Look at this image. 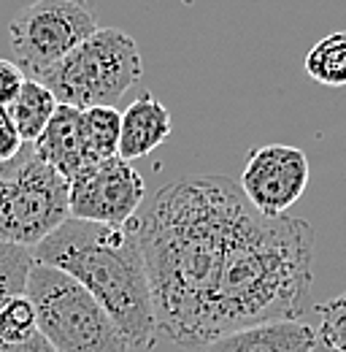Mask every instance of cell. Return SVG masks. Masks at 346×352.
Here are the masks:
<instances>
[{
	"mask_svg": "<svg viewBox=\"0 0 346 352\" xmlns=\"http://www.w3.org/2000/svg\"><path fill=\"white\" fill-rule=\"evenodd\" d=\"M252 204L227 176H181L135 220L146 261L157 333L195 350L235 225Z\"/></svg>",
	"mask_w": 346,
	"mask_h": 352,
	"instance_id": "obj_1",
	"label": "cell"
},
{
	"mask_svg": "<svg viewBox=\"0 0 346 352\" xmlns=\"http://www.w3.org/2000/svg\"><path fill=\"white\" fill-rule=\"evenodd\" d=\"M314 285V228L301 217H262L255 206L235 225L209 304L203 344L262 322L301 320Z\"/></svg>",
	"mask_w": 346,
	"mask_h": 352,
	"instance_id": "obj_2",
	"label": "cell"
},
{
	"mask_svg": "<svg viewBox=\"0 0 346 352\" xmlns=\"http://www.w3.org/2000/svg\"><path fill=\"white\" fill-rule=\"evenodd\" d=\"M33 261L73 276L92 293L130 350L154 347L157 317L135 220L114 228L68 217L33 250Z\"/></svg>",
	"mask_w": 346,
	"mask_h": 352,
	"instance_id": "obj_3",
	"label": "cell"
},
{
	"mask_svg": "<svg viewBox=\"0 0 346 352\" xmlns=\"http://www.w3.org/2000/svg\"><path fill=\"white\" fill-rule=\"evenodd\" d=\"M25 296L38 314V333L57 352H128V342L92 293L51 268L33 263Z\"/></svg>",
	"mask_w": 346,
	"mask_h": 352,
	"instance_id": "obj_4",
	"label": "cell"
},
{
	"mask_svg": "<svg viewBox=\"0 0 346 352\" xmlns=\"http://www.w3.org/2000/svg\"><path fill=\"white\" fill-rule=\"evenodd\" d=\"M143 74L135 38L117 28H97L43 79L57 103L79 111L92 106H114Z\"/></svg>",
	"mask_w": 346,
	"mask_h": 352,
	"instance_id": "obj_5",
	"label": "cell"
},
{
	"mask_svg": "<svg viewBox=\"0 0 346 352\" xmlns=\"http://www.w3.org/2000/svg\"><path fill=\"white\" fill-rule=\"evenodd\" d=\"M68 217V179L38 160L30 144L0 163V244L36 250Z\"/></svg>",
	"mask_w": 346,
	"mask_h": 352,
	"instance_id": "obj_6",
	"label": "cell"
},
{
	"mask_svg": "<svg viewBox=\"0 0 346 352\" xmlns=\"http://www.w3.org/2000/svg\"><path fill=\"white\" fill-rule=\"evenodd\" d=\"M95 30L92 0H33L11 19L8 44L16 65L30 79H43Z\"/></svg>",
	"mask_w": 346,
	"mask_h": 352,
	"instance_id": "obj_7",
	"label": "cell"
},
{
	"mask_svg": "<svg viewBox=\"0 0 346 352\" xmlns=\"http://www.w3.org/2000/svg\"><path fill=\"white\" fill-rule=\"evenodd\" d=\"M146 198V182L128 160L108 157L84 166L68 182V204L73 220L122 228L135 220Z\"/></svg>",
	"mask_w": 346,
	"mask_h": 352,
	"instance_id": "obj_8",
	"label": "cell"
},
{
	"mask_svg": "<svg viewBox=\"0 0 346 352\" xmlns=\"http://www.w3.org/2000/svg\"><path fill=\"white\" fill-rule=\"evenodd\" d=\"M308 157L290 144L255 146L241 171V192L262 217H281L308 187Z\"/></svg>",
	"mask_w": 346,
	"mask_h": 352,
	"instance_id": "obj_9",
	"label": "cell"
},
{
	"mask_svg": "<svg viewBox=\"0 0 346 352\" xmlns=\"http://www.w3.org/2000/svg\"><path fill=\"white\" fill-rule=\"evenodd\" d=\"M36 157L43 160L46 166H51L60 176H65L68 182L79 174L84 166H89V152H86L84 128H82V111L73 106L60 103L54 117L49 120V125L43 133L30 144Z\"/></svg>",
	"mask_w": 346,
	"mask_h": 352,
	"instance_id": "obj_10",
	"label": "cell"
},
{
	"mask_svg": "<svg viewBox=\"0 0 346 352\" xmlns=\"http://www.w3.org/2000/svg\"><path fill=\"white\" fill-rule=\"evenodd\" d=\"M316 331L303 320H276L233 331L211 342L206 352H311Z\"/></svg>",
	"mask_w": 346,
	"mask_h": 352,
	"instance_id": "obj_11",
	"label": "cell"
},
{
	"mask_svg": "<svg viewBox=\"0 0 346 352\" xmlns=\"http://www.w3.org/2000/svg\"><path fill=\"white\" fill-rule=\"evenodd\" d=\"M173 133V117L154 95H141L122 111V133H119V157L138 160L163 146Z\"/></svg>",
	"mask_w": 346,
	"mask_h": 352,
	"instance_id": "obj_12",
	"label": "cell"
},
{
	"mask_svg": "<svg viewBox=\"0 0 346 352\" xmlns=\"http://www.w3.org/2000/svg\"><path fill=\"white\" fill-rule=\"evenodd\" d=\"M57 98L49 92V87H43L38 79H25L22 89L16 92V98L5 106L14 128L19 131L25 144H33L38 135L43 133V128L49 125V120L57 111Z\"/></svg>",
	"mask_w": 346,
	"mask_h": 352,
	"instance_id": "obj_13",
	"label": "cell"
},
{
	"mask_svg": "<svg viewBox=\"0 0 346 352\" xmlns=\"http://www.w3.org/2000/svg\"><path fill=\"white\" fill-rule=\"evenodd\" d=\"M82 128L89 160H108L119 155V133H122V111L117 106H92L82 111Z\"/></svg>",
	"mask_w": 346,
	"mask_h": 352,
	"instance_id": "obj_14",
	"label": "cell"
},
{
	"mask_svg": "<svg viewBox=\"0 0 346 352\" xmlns=\"http://www.w3.org/2000/svg\"><path fill=\"white\" fill-rule=\"evenodd\" d=\"M305 74L325 87H346V30L319 38L303 57Z\"/></svg>",
	"mask_w": 346,
	"mask_h": 352,
	"instance_id": "obj_15",
	"label": "cell"
},
{
	"mask_svg": "<svg viewBox=\"0 0 346 352\" xmlns=\"http://www.w3.org/2000/svg\"><path fill=\"white\" fill-rule=\"evenodd\" d=\"M38 333V314L33 301L22 296H11L0 304V342L22 344Z\"/></svg>",
	"mask_w": 346,
	"mask_h": 352,
	"instance_id": "obj_16",
	"label": "cell"
},
{
	"mask_svg": "<svg viewBox=\"0 0 346 352\" xmlns=\"http://www.w3.org/2000/svg\"><path fill=\"white\" fill-rule=\"evenodd\" d=\"M33 250L0 244V304L11 296H22L33 268Z\"/></svg>",
	"mask_w": 346,
	"mask_h": 352,
	"instance_id": "obj_17",
	"label": "cell"
},
{
	"mask_svg": "<svg viewBox=\"0 0 346 352\" xmlns=\"http://www.w3.org/2000/svg\"><path fill=\"white\" fill-rule=\"evenodd\" d=\"M316 311H319V336L338 352H346V293L336 296L327 304H319Z\"/></svg>",
	"mask_w": 346,
	"mask_h": 352,
	"instance_id": "obj_18",
	"label": "cell"
},
{
	"mask_svg": "<svg viewBox=\"0 0 346 352\" xmlns=\"http://www.w3.org/2000/svg\"><path fill=\"white\" fill-rule=\"evenodd\" d=\"M25 79H27L25 71L14 60H3L0 57V106L3 109L16 98V92L25 85Z\"/></svg>",
	"mask_w": 346,
	"mask_h": 352,
	"instance_id": "obj_19",
	"label": "cell"
},
{
	"mask_svg": "<svg viewBox=\"0 0 346 352\" xmlns=\"http://www.w3.org/2000/svg\"><path fill=\"white\" fill-rule=\"evenodd\" d=\"M22 146H25L22 135H19V131L14 128L8 111L0 106V163L14 160V157L22 152Z\"/></svg>",
	"mask_w": 346,
	"mask_h": 352,
	"instance_id": "obj_20",
	"label": "cell"
},
{
	"mask_svg": "<svg viewBox=\"0 0 346 352\" xmlns=\"http://www.w3.org/2000/svg\"><path fill=\"white\" fill-rule=\"evenodd\" d=\"M0 352H57V350L43 339L41 333H36L33 339H27L22 344H5V342H0Z\"/></svg>",
	"mask_w": 346,
	"mask_h": 352,
	"instance_id": "obj_21",
	"label": "cell"
},
{
	"mask_svg": "<svg viewBox=\"0 0 346 352\" xmlns=\"http://www.w3.org/2000/svg\"><path fill=\"white\" fill-rule=\"evenodd\" d=\"M311 352H338V350H336L333 344H327V342H325V339L316 333V344H314V350H311Z\"/></svg>",
	"mask_w": 346,
	"mask_h": 352,
	"instance_id": "obj_22",
	"label": "cell"
}]
</instances>
